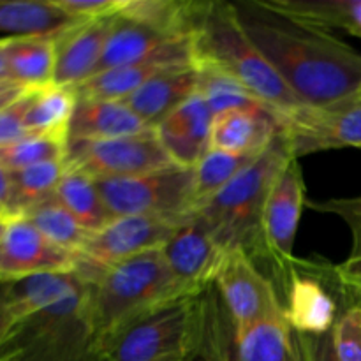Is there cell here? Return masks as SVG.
I'll list each match as a JSON object with an SVG mask.
<instances>
[{
	"mask_svg": "<svg viewBox=\"0 0 361 361\" xmlns=\"http://www.w3.org/2000/svg\"><path fill=\"white\" fill-rule=\"evenodd\" d=\"M231 4L245 34L302 104L326 106L361 94V53L334 32L274 0Z\"/></svg>",
	"mask_w": 361,
	"mask_h": 361,
	"instance_id": "1",
	"label": "cell"
},
{
	"mask_svg": "<svg viewBox=\"0 0 361 361\" xmlns=\"http://www.w3.org/2000/svg\"><path fill=\"white\" fill-rule=\"evenodd\" d=\"M192 48L194 67L207 66L222 71L271 108L289 111L305 106L250 41L231 2L203 0L192 34Z\"/></svg>",
	"mask_w": 361,
	"mask_h": 361,
	"instance_id": "2",
	"label": "cell"
},
{
	"mask_svg": "<svg viewBox=\"0 0 361 361\" xmlns=\"http://www.w3.org/2000/svg\"><path fill=\"white\" fill-rule=\"evenodd\" d=\"M293 154L281 133L221 192L194 212L200 214L217 245L226 254L243 249L261 259V219L275 180L291 161Z\"/></svg>",
	"mask_w": 361,
	"mask_h": 361,
	"instance_id": "3",
	"label": "cell"
},
{
	"mask_svg": "<svg viewBox=\"0 0 361 361\" xmlns=\"http://www.w3.org/2000/svg\"><path fill=\"white\" fill-rule=\"evenodd\" d=\"M207 289L141 314L102 341L104 361H194L204 337Z\"/></svg>",
	"mask_w": 361,
	"mask_h": 361,
	"instance_id": "4",
	"label": "cell"
},
{
	"mask_svg": "<svg viewBox=\"0 0 361 361\" xmlns=\"http://www.w3.org/2000/svg\"><path fill=\"white\" fill-rule=\"evenodd\" d=\"M189 295L173 275L162 249L113 264L90 284L88 314L95 335L106 337L161 303Z\"/></svg>",
	"mask_w": 361,
	"mask_h": 361,
	"instance_id": "5",
	"label": "cell"
},
{
	"mask_svg": "<svg viewBox=\"0 0 361 361\" xmlns=\"http://www.w3.org/2000/svg\"><path fill=\"white\" fill-rule=\"evenodd\" d=\"M90 284L18 321L0 338L4 361H104L88 314Z\"/></svg>",
	"mask_w": 361,
	"mask_h": 361,
	"instance_id": "6",
	"label": "cell"
},
{
	"mask_svg": "<svg viewBox=\"0 0 361 361\" xmlns=\"http://www.w3.org/2000/svg\"><path fill=\"white\" fill-rule=\"evenodd\" d=\"M207 317L200 358L204 361H307L302 335L284 314L238 326L229 319L214 286L204 295Z\"/></svg>",
	"mask_w": 361,
	"mask_h": 361,
	"instance_id": "7",
	"label": "cell"
},
{
	"mask_svg": "<svg viewBox=\"0 0 361 361\" xmlns=\"http://www.w3.org/2000/svg\"><path fill=\"white\" fill-rule=\"evenodd\" d=\"M305 194L302 166L298 159H291L275 180L261 219V261L270 264L281 300L288 291L298 263L293 256V247L302 210L307 203Z\"/></svg>",
	"mask_w": 361,
	"mask_h": 361,
	"instance_id": "8",
	"label": "cell"
},
{
	"mask_svg": "<svg viewBox=\"0 0 361 361\" xmlns=\"http://www.w3.org/2000/svg\"><path fill=\"white\" fill-rule=\"evenodd\" d=\"M113 217L182 215L194 210V169L169 166L127 178L95 180Z\"/></svg>",
	"mask_w": 361,
	"mask_h": 361,
	"instance_id": "9",
	"label": "cell"
},
{
	"mask_svg": "<svg viewBox=\"0 0 361 361\" xmlns=\"http://www.w3.org/2000/svg\"><path fill=\"white\" fill-rule=\"evenodd\" d=\"M63 166L101 180L147 175L175 164L162 148L155 129H148L113 140L67 143Z\"/></svg>",
	"mask_w": 361,
	"mask_h": 361,
	"instance_id": "10",
	"label": "cell"
},
{
	"mask_svg": "<svg viewBox=\"0 0 361 361\" xmlns=\"http://www.w3.org/2000/svg\"><path fill=\"white\" fill-rule=\"evenodd\" d=\"M183 215H123L92 235L80 252L78 271L94 282L104 270L137 254L162 249Z\"/></svg>",
	"mask_w": 361,
	"mask_h": 361,
	"instance_id": "11",
	"label": "cell"
},
{
	"mask_svg": "<svg viewBox=\"0 0 361 361\" xmlns=\"http://www.w3.org/2000/svg\"><path fill=\"white\" fill-rule=\"evenodd\" d=\"M281 130L295 159L335 148H361V94L326 106L281 111Z\"/></svg>",
	"mask_w": 361,
	"mask_h": 361,
	"instance_id": "12",
	"label": "cell"
},
{
	"mask_svg": "<svg viewBox=\"0 0 361 361\" xmlns=\"http://www.w3.org/2000/svg\"><path fill=\"white\" fill-rule=\"evenodd\" d=\"M212 286L229 319L238 326L286 312L274 281L261 274L252 257L243 249L226 254Z\"/></svg>",
	"mask_w": 361,
	"mask_h": 361,
	"instance_id": "13",
	"label": "cell"
},
{
	"mask_svg": "<svg viewBox=\"0 0 361 361\" xmlns=\"http://www.w3.org/2000/svg\"><path fill=\"white\" fill-rule=\"evenodd\" d=\"M296 263L289 288L282 298L286 317L300 335L319 337L331 334L338 316L344 309V296L335 275V268L328 263L317 267L302 261Z\"/></svg>",
	"mask_w": 361,
	"mask_h": 361,
	"instance_id": "14",
	"label": "cell"
},
{
	"mask_svg": "<svg viewBox=\"0 0 361 361\" xmlns=\"http://www.w3.org/2000/svg\"><path fill=\"white\" fill-rule=\"evenodd\" d=\"M80 254L62 249L49 242L25 219L11 221L0 240V282L23 281L42 274L76 271Z\"/></svg>",
	"mask_w": 361,
	"mask_h": 361,
	"instance_id": "15",
	"label": "cell"
},
{
	"mask_svg": "<svg viewBox=\"0 0 361 361\" xmlns=\"http://www.w3.org/2000/svg\"><path fill=\"white\" fill-rule=\"evenodd\" d=\"M154 60L194 66L192 37L164 35L122 14H116L97 73Z\"/></svg>",
	"mask_w": 361,
	"mask_h": 361,
	"instance_id": "16",
	"label": "cell"
},
{
	"mask_svg": "<svg viewBox=\"0 0 361 361\" xmlns=\"http://www.w3.org/2000/svg\"><path fill=\"white\" fill-rule=\"evenodd\" d=\"M162 254L187 293H201L210 288L226 256L194 210L183 215L176 231L162 247Z\"/></svg>",
	"mask_w": 361,
	"mask_h": 361,
	"instance_id": "17",
	"label": "cell"
},
{
	"mask_svg": "<svg viewBox=\"0 0 361 361\" xmlns=\"http://www.w3.org/2000/svg\"><path fill=\"white\" fill-rule=\"evenodd\" d=\"M214 113L200 94H194L154 127L173 164L194 169L212 148Z\"/></svg>",
	"mask_w": 361,
	"mask_h": 361,
	"instance_id": "18",
	"label": "cell"
},
{
	"mask_svg": "<svg viewBox=\"0 0 361 361\" xmlns=\"http://www.w3.org/2000/svg\"><path fill=\"white\" fill-rule=\"evenodd\" d=\"M115 16L83 21L56 37L53 85L74 88L97 73Z\"/></svg>",
	"mask_w": 361,
	"mask_h": 361,
	"instance_id": "19",
	"label": "cell"
},
{
	"mask_svg": "<svg viewBox=\"0 0 361 361\" xmlns=\"http://www.w3.org/2000/svg\"><path fill=\"white\" fill-rule=\"evenodd\" d=\"M281 133V111L271 106L235 109L214 116L212 148L224 152H263Z\"/></svg>",
	"mask_w": 361,
	"mask_h": 361,
	"instance_id": "20",
	"label": "cell"
},
{
	"mask_svg": "<svg viewBox=\"0 0 361 361\" xmlns=\"http://www.w3.org/2000/svg\"><path fill=\"white\" fill-rule=\"evenodd\" d=\"M88 279L81 271L42 274L23 281L6 284V310L11 326L42 309L69 298L88 286Z\"/></svg>",
	"mask_w": 361,
	"mask_h": 361,
	"instance_id": "21",
	"label": "cell"
},
{
	"mask_svg": "<svg viewBox=\"0 0 361 361\" xmlns=\"http://www.w3.org/2000/svg\"><path fill=\"white\" fill-rule=\"evenodd\" d=\"M148 127L122 101H78L67 130V143L133 136Z\"/></svg>",
	"mask_w": 361,
	"mask_h": 361,
	"instance_id": "22",
	"label": "cell"
},
{
	"mask_svg": "<svg viewBox=\"0 0 361 361\" xmlns=\"http://www.w3.org/2000/svg\"><path fill=\"white\" fill-rule=\"evenodd\" d=\"M197 80L200 74L194 66L168 71L152 78L122 102L154 129L169 113L197 94Z\"/></svg>",
	"mask_w": 361,
	"mask_h": 361,
	"instance_id": "23",
	"label": "cell"
},
{
	"mask_svg": "<svg viewBox=\"0 0 361 361\" xmlns=\"http://www.w3.org/2000/svg\"><path fill=\"white\" fill-rule=\"evenodd\" d=\"M83 20L69 16L53 0H0V34L6 39L56 35Z\"/></svg>",
	"mask_w": 361,
	"mask_h": 361,
	"instance_id": "24",
	"label": "cell"
},
{
	"mask_svg": "<svg viewBox=\"0 0 361 361\" xmlns=\"http://www.w3.org/2000/svg\"><path fill=\"white\" fill-rule=\"evenodd\" d=\"M59 35L2 37L6 41L9 80L25 88H42L51 85Z\"/></svg>",
	"mask_w": 361,
	"mask_h": 361,
	"instance_id": "25",
	"label": "cell"
},
{
	"mask_svg": "<svg viewBox=\"0 0 361 361\" xmlns=\"http://www.w3.org/2000/svg\"><path fill=\"white\" fill-rule=\"evenodd\" d=\"M182 67L192 66L154 60V62L115 67V69L94 74L87 81L74 87L73 90L78 101H123L136 90H140L152 78L173 69H182Z\"/></svg>",
	"mask_w": 361,
	"mask_h": 361,
	"instance_id": "26",
	"label": "cell"
},
{
	"mask_svg": "<svg viewBox=\"0 0 361 361\" xmlns=\"http://www.w3.org/2000/svg\"><path fill=\"white\" fill-rule=\"evenodd\" d=\"M203 0H123L118 14L171 37H192Z\"/></svg>",
	"mask_w": 361,
	"mask_h": 361,
	"instance_id": "27",
	"label": "cell"
},
{
	"mask_svg": "<svg viewBox=\"0 0 361 361\" xmlns=\"http://www.w3.org/2000/svg\"><path fill=\"white\" fill-rule=\"evenodd\" d=\"M55 197L92 235L104 229L115 219L106 207L95 180L81 171L66 169L56 185Z\"/></svg>",
	"mask_w": 361,
	"mask_h": 361,
	"instance_id": "28",
	"label": "cell"
},
{
	"mask_svg": "<svg viewBox=\"0 0 361 361\" xmlns=\"http://www.w3.org/2000/svg\"><path fill=\"white\" fill-rule=\"evenodd\" d=\"M63 162H42L20 171L9 173L11 192L4 215L11 221L25 217L32 208L55 196L56 185L63 176Z\"/></svg>",
	"mask_w": 361,
	"mask_h": 361,
	"instance_id": "29",
	"label": "cell"
},
{
	"mask_svg": "<svg viewBox=\"0 0 361 361\" xmlns=\"http://www.w3.org/2000/svg\"><path fill=\"white\" fill-rule=\"evenodd\" d=\"M78 99L73 88L48 85L34 92L25 116V126L30 134L66 137L69 122L76 109Z\"/></svg>",
	"mask_w": 361,
	"mask_h": 361,
	"instance_id": "30",
	"label": "cell"
},
{
	"mask_svg": "<svg viewBox=\"0 0 361 361\" xmlns=\"http://www.w3.org/2000/svg\"><path fill=\"white\" fill-rule=\"evenodd\" d=\"M261 152H224L210 148L208 154L194 168V210L221 192L236 178Z\"/></svg>",
	"mask_w": 361,
	"mask_h": 361,
	"instance_id": "31",
	"label": "cell"
},
{
	"mask_svg": "<svg viewBox=\"0 0 361 361\" xmlns=\"http://www.w3.org/2000/svg\"><path fill=\"white\" fill-rule=\"evenodd\" d=\"M21 219L30 222L49 242L74 254H80L92 238V233H88L76 221V217L62 203L56 201L55 196L32 208Z\"/></svg>",
	"mask_w": 361,
	"mask_h": 361,
	"instance_id": "32",
	"label": "cell"
},
{
	"mask_svg": "<svg viewBox=\"0 0 361 361\" xmlns=\"http://www.w3.org/2000/svg\"><path fill=\"white\" fill-rule=\"evenodd\" d=\"M200 80H197V94L207 101L214 116L222 113L235 111V109H257L268 106L259 97L247 90L235 78L228 76L222 71L214 67H196Z\"/></svg>",
	"mask_w": 361,
	"mask_h": 361,
	"instance_id": "33",
	"label": "cell"
},
{
	"mask_svg": "<svg viewBox=\"0 0 361 361\" xmlns=\"http://www.w3.org/2000/svg\"><path fill=\"white\" fill-rule=\"evenodd\" d=\"M281 9L328 28H344L361 37V0H274Z\"/></svg>",
	"mask_w": 361,
	"mask_h": 361,
	"instance_id": "34",
	"label": "cell"
},
{
	"mask_svg": "<svg viewBox=\"0 0 361 361\" xmlns=\"http://www.w3.org/2000/svg\"><path fill=\"white\" fill-rule=\"evenodd\" d=\"M309 204L314 210L323 212V214H334L341 217L353 233L351 254H349V257L344 263L334 267L337 281L341 284L345 307V293L361 284V196L328 200L323 201V203L310 201Z\"/></svg>",
	"mask_w": 361,
	"mask_h": 361,
	"instance_id": "35",
	"label": "cell"
},
{
	"mask_svg": "<svg viewBox=\"0 0 361 361\" xmlns=\"http://www.w3.org/2000/svg\"><path fill=\"white\" fill-rule=\"evenodd\" d=\"M67 154L66 137L30 134L14 143L0 147V168L6 171H20L42 162H63Z\"/></svg>",
	"mask_w": 361,
	"mask_h": 361,
	"instance_id": "36",
	"label": "cell"
},
{
	"mask_svg": "<svg viewBox=\"0 0 361 361\" xmlns=\"http://www.w3.org/2000/svg\"><path fill=\"white\" fill-rule=\"evenodd\" d=\"M338 361H361V307L349 305L342 309L337 324L331 331Z\"/></svg>",
	"mask_w": 361,
	"mask_h": 361,
	"instance_id": "37",
	"label": "cell"
},
{
	"mask_svg": "<svg viewBox=\"0 0 361 361\" xmlns=\"http://www.w3.org/2000/svg\"><path fill=\"white\" fill-rule=\"evenodd\" d=\"M35 90L37 88H30L16 101L0 109V147L30 136L27 126H25V116H27V109Z\"/></svg>",
	"mask_w": 361,
	"mask_h": 361,
	"instance_id": "38",
	"label": "cell"
},
{
	"mask_svg": "<svg viewBox=\"0 0 361 361\" xmlns=\"http://www.w3.org/2000/svg\"><path fill=\"white\" fill-rule=\"evenodd\" d=\"M59 9L76 20H95V18L118 14L123 0H53Z\"/></svg>",
	"mask_w": 361,
	"mask_h": 361,
	"instance_id": "39",
	"label": "cell"
},
{
	"mask_svg": "<svg viewBox=\"0 0 361 361\" xmlns=\"http://www.w3.org/2000/svg\"><path fill=\"white\" fill-rule=\"evenodd\" d=\"M302 342L307 361H338L331 334L319 335V337L302 335Z\"/></svg>",
	"mask_w": 361,
	"mask_h": 361,
	"instance_id": "40",
	"label": "cell"
},
{
	"mask_svg": "<svg viewBox=\"0 0 361 361\" xmlns=\"http://www.w3.org/2000/svg\"><path fill=\"white\" fill-rule=\"evenodd\" d=\"M9 192H11V176L9 171L0 168V214L4 215V210L7 207V201H9Z\"/></svg>",
	"mask_w": 361,
	"mask_h": 361,
	"instance_id": "41",
	"label": "cell"
},
{
	"mask_svg": "<svg viewBox=\"0 0 361 361\" xmlns=\"http://www.w3.org/2000/svg\"><path fill=\"white\" fill-rule=\"evenodd\" d=\"M9 328H11V321L6 310V284L0 282V338L7 334Z\"/></svg>",
	"mask_w": 361,
	"mask_h": 361,
	"instance_id": "42",
	"label": "cell"
},
{
	"mask_svg": "<svg viewBox=\"0 0 361 361\" xmlns=\"http://www.w3.org/2000/svg\"><path fill=\"white\" fill-rule=\"evenodd\" d=\"M23 90H28V88H25V87H21V85L14 83V81L0 80V97H4V95L18 94V92H23Z\"/></svg>",
	"mask_w": 361,
	"mask_h": 361,
	"instance_id": "43",
	"label": "cell"
},
{
	"mask_svg": "<svg viewBox=\"0 0 361 361\" xmlns=\"http://www.w3.org/2000/svg\"><path fill=\"white\" fill-rule=\"evenodd\" d=\"M0 80H9V69H7V56H6V41H4V39H0Z\"/></svg>",
	"mask_w": 361,
	"mask_h": 361,
	"instance_id": "44",
	"label": "cell"
},
{
	"mask_svg": "<svg viewBox=\"0 0 361 361\" xmlns=\"http://www.w3.org/2000/svg\"><path fill=\"white\" fill-rule=\"evenodd\" d=\"M360 305L361 307V284L356 286L355 289H349L345 293V307Z\"/></svg>",
	"mask_w": 361,
	"mask_h": 361,
	"instance_id": "45",
	"label": "cell"
},
{
	"mask_svg": "<svg viewBox=\"0 0 361 361\" xmlns=\"http://www.w3.org/2000/svg\"><path fill=\"white\" fill-rule=\"evenodd\" d=\"M28 90H30V88H28ZM25 92H27V90H23V92H18V94L4 95V97H0V109H2V108H6V106H7V104H11V102H14V101H16L18 97H21V95H23Z\"/></svg>",
	"mask_w": 361,
	"mask_h": 361,
	"instance_id": "46",
	"label": "cell"
},
{
	"mask_svg": "<svg viewBox=\"0 0 361 361\" xmlns=\"http://www.w3.org/2000/svg\"><path fill=\"white\" fill-rule=\"evenodd\" d=\"M9 224H11V219H7L6 215H0V240H2L4 235H6Z\"/></svg>",
	"mask_w": 361,
	"mask_h": 361,
	"instance_id": "47",
	"label": "cell"
},
{
	"mask_svg": "<svg viewBox=\"0 0 361 361\" xmlns=\"http://www.w3.org/2000/svg\"><path fill=\"white\" fill-rule=\"evenodd\" d=\"M0 215H2V214H0Z\"/></svg>",
	"mask_w": 361,
	"mask_h": 361,
	"instance_id": "48",
	"label": "cell"
}]
</instances>
